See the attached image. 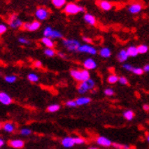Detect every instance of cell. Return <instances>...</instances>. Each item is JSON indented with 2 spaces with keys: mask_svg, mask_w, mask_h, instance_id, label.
I'll list each match as a JSON object with an SVG mask.
<instances>
[{
  "mask_svg": "<svg viewBox=\"0 0 149 149\" xmlns=\"http://www.w3.org/2000/svg\"><path fill=\"white\" fill-rule=\"evenodd\" d=\"M51 2L56 8H61L67 5L66 0H51Z\"/></svg>",
  "mask_w": 149,
  "mask_h": 149,
  "instance_id": "21",
  "label": "cell"
},
{
  "mask_svg": "<svg viewBox=\"0 0 149 149\" xmlns=\"http://www.w3.org/2000/svg\"><path fill=\"white\" fill-rule=\"evenodd\" d=\"M40 28V21H33L31 23H24L22 26V29L29 31H36Z\"/></svg>",
  "mask_w": 149,
  "mask_h": 149,
  "instance_id": "6",
  "label": "cell"
},
{
  "mask_svg": "<svg viewBox=\"0 0 149 149\" xmlns=\"http://www.w3.org/2000/svg\"><path fill=\"white\" fill-rule=\"evenodd\" d=\"M83 20L90 26H95L97 22L96 17L93 15L90 14V13H86V14L83 16Z\"/></svg>",
  "mask_w": 149,
  "mask_h": 149,
  "instance_id": "12",
  "label": "cell"
},
{
  "mask_svg": "<svg viewBox=\"0 0 149 149\" xmlns=\"http://www.w3.org/2000/svg\"><path fill=\"white\" fill-rule=\"evenodd\" d=\"M41 42L46 46L48 49H52L53 47H54V42H53V40H51L50 38H46V37H44V38H41Z\"/></svg>",
  "mask_w": 149,
  "mask_h": 149,
  "instance_id": "19",
  "label": "cell"
},
{
  "mask_svg": "<svg viewBox=\"0 0 149 149\" xmlns=\"http://www.w3.org/2000/svg\"><path fill=\"white\" fill-rule=\"evenodd\" d=\"M89 149H98V148H96V147H90Z\"/></svg>",
  "mask_w": 149,
  "mask_h": 149,
  "instance_id": "51",
  "label": "cell"
},
{
  "mask_svg": "<svg viewBox=\"0 0 149 149\" xmlns=\"http://www.w3.org/2000/svg\"><path fill=\"white\" fill-rule=\"evenodd\" d=\"M96 143L102 146H104V147H109L113 146V142L110 140L109 138L105 137V136H99L97 137L96 139Z\"/></svg>",
  "mask_w": 149,
  "mask_h": 149,
  "instance_id": "8",
  "label": "cell"
},
{
  "mask_svg": "<svg viewBox=\"0 0 149 149\" xmlns=\"http://www.w3.org/2000/svg\"><path fill=\"white\" fill-rule=\"evenodd\" d=\"M61 106L59 104H51L47 108V111L49 113H56L60 110Z\"/></svg>",
  "mask_w": 149,
  "mask_h": 149,
  "instance_id": "27",
  "label": "cell"
},
{
  "mask_svg": "<svg viewBox=\"0 0 149 149\" xmlns=\"http://www.w3.org/2000/svg\"><path fill=\"white\" fill-rule=\"evenodd\" d=\"M83 67L85 68V70H94L97 68V63L96 61L92 59V58H89V59L85 60V61H83Z\"/></svg>",
  "mask_w": 149,
  "mask_h": 149,
  "instance_id": "9",
  "label": "cell"
},
{
  "mask_svg": "<svg viewBox=\"0 0 149 149\" xmlns=\"http://www.w3.org/2000/svg\"><path fill=\"white\" fill-rule=\"evenodd\" d=\"M44 54L48 57H54L56 55V51L53 49H46L44 50Z\"/></svg>",
  "mask_w": 149,
  "mask_h": 149,
  "instance_id": "29",
  "label": "cell"
},
{
  "mask_svg": "<svg viewBox=\"0 0 149 149\" xmlns=\"http://www.w3.org/2000/svg\"><path fill=\"white\" fill-rule=\"evenodd\" d=\"M20 134L22 135H29L31 134V130H29V129H22V130H20Z\"/></svg>",
  "mask_w": 149,
  "mask_h": 149,
  "instance_id": "40",
  "label": "cell"
},
{
  "mask_svg": "<svg viewBox=\"0 0 149 149\" xmlns=\"http://www.w3.org/2000/svg\"><path fill=\"white\" fill-rule=\"evenodd\" d=\"M124 149H130V146L127 145H124Z\"/></svg>",
  "mask_w": 149,
  "mask_h": 149,
  "instance_id": "50",
  "label": "cell"
},
{
  "mask_svg": "<svg viewBox=\"0 0 149 149\" xmlns=\"http://www.w3.org/2000/svg\"><path fill=\"white\" fill-rule=\"evenodd\" d=\"M88 91H89V89H88L87 85H86L84 81H82L79 85V87H78V92H79V93H81V94H83V93H87Z\"/></svg>",
  "mask_w": 149,
  "mask_h": 149,
  "instance_id": "23",
  "label": "cell"
},
{
  "mask_svg": "<svg viewBox=\"0 0 149 149\" xmlns=\"http://www.w3.org/2000/svg\"><path fill=\"white\" fill-rule=\"evenodd\" d=\"M1 127H2V125H1V124H0V129H1Z\"/></svg>",
  "mask_w": 149,
  "mask_h": 149,
  "instance_id": "53",
  "label": "cell"
},
{
  "mask_svg": "<svg viewBox=\"0 0 149 149\" xmlns=\"http://www.w3.org/2000/svg\"><path fill=\"white\" fill-rule=\"evenodd\" d=\"M107 81L110 83V84H114L117 81H119V78L116 74H111L107 79Z\"/></svg>",
  "mask_w": 149,
  "mask_h": 149,
  "instance_id": "25",
  "label": "cell"
},
{
  "mask_svg": "<svg viewBox=\"0 0 149 149\" xmlns=\"http://www.w3.org/2000/svg\"><path fill=\"white\" fill-rule=\"evenodd\" d=\"M3 128L5 131L8 132V133H13L15 131V125L11 124V123H6V124H4Z\"/></svg>",
  "mask_w": 149,
  "mask_h": 149,
  "instance_id": "22",
  "label": "cell"
},
{
  "mask_svg": "<svg viewBox=\"0 0 149 149\" xmlns=\"http://www.w3.org/2000/svg\"><path fill=\"white\" fill-rule=\"evenodd\" d=\"M5 80H6V81H8V82H9V83H12V82L16 81L17 77H16V76H14V75L6 76V77H5Z\"/></svg>",
  "mask_w": 149,
  "mask_h": 149,
  "instance_id": "33",
  "label": "cell"
},
{
  "mask_svg": "<svg viewBox=\"0 0 149 149\" xmlns=\"http://www.w3.org/2000/svg\"><path fill=\"white\" fill-rule=\"evenodd\" d=\"M119 82L121 84H123V85H126V84H128V80L126 79L125 77H120L119 78Z\"/></svg>",
  "mask_w": 149,
  "mask_h": 149,
  "instance_id": "39",
  "label": "cell"
},
{
  "mask_svg": "<svg viewBox=\"0 0 149 149\" xmlns=\"http://www.w3.org/2000/svg\"><path fill=\"white\" fill-rule=\"evenodd\" d=\"M104 94L106 96H113L114 94V91L111 88H107L104 90Z\"/></svg>",
  "mask_w": 149,
  "mask_h": 149,
  "instance_id": "36",
  "label": "cell"
},
{
  "mask_svg": "<svg viewBox=\"0 0 149 149\" xmlns=\"http://www.w3.org/2000/svg\"><path fill=\"white\" fill-rule=\"evenodd\" d=\"M146 140H147V142H148V143H149V135H148V136L146 137Z\"/></svg>",
  "mask_w": 149,
  "mask_h": 149,
  "instance_id": "52",
  "label": "cell"
},
{
  "mask_svg": "<svg viewBox=\"0 0 149 149\" xmlns=\"http://www.w3.org/2000/svg\"><path fill=\"white\" fill-rule=\"evenodd\" d=\"M52 31H53V29H51L50 27H47L46 29H44V31H43V35H44V37H46V38H50L51 34H52Z\"/></svg>",
  "mask_w": 149,
  "mask_h": 149,
  "instance_id": "30",
  "label": "cell"
},
{
  "mask_svg": "<svg viewBox=\"0 0 149 149\" xmlns=\"http://www.w3.org/2000/svg\"><path fill=\"white\" fill-rule=\"evenodd\" d=\"M59 56L61 58H62V59H66V55L64 53H62V52H59Z\"/></svg>",
  "mask_w": 149,
  "mask_h": 149,
  "instance_id": "47",
  "label": "cell"
},
{
  "mask_svg": "<svg viewBox=\"0 0 149 149\" xmlns=\"http://www.w3.org/2000/svg\"><path fill=\"white\" fill-rule=\"evenodd\" d=\"M123 68H124L125 70H128V72H132L134 67H133L131 64H124V65H123Z\"/></svg>",
  "mask_w": 149,
  "mask_h": 149,
  "instance_id": "38",
  "label": "cell"
},
{
  "mask_svg": "<svg viewBox=\"0 0 149 149\" xmlns=\"http://www.w3.org/2000/svg\"><path fill=\"white\" fill-rule=\"evenodd\" d=\"M74 139V144L75 145H81V144H84V139L81 138V137H73Z\"/></svg>",
  "mask_w": 149,
  "mask_h": 149,
  "instance_id": "35",
  "label": "cell"
},
{
  "mask_svg": "<svg viewBox=\"0 0 149 149\" xmlns=\"http://www.w3.org/2000/svg\"><path fill=\"white\" fill-rule=\"evenodd\" d=\"M96 4L98 5L99 8L103 11L111 10L113 8V5L111 2L107 1V0H98V1L96 2Z\"/></svg>",
  "mask_w": 149,
  "mask_h": 149,
  "instance_id": "7",
  "label": "cell"
},
{
  "mask_svg": "<svg viewBox=\"0 0 149 149\" xmlns=\"http://www.w3.org/2000/svg\"><path fill=\"white\" fill-rule=\"evenodd\" d=\"M143 108H144L145 111H146V112H148V111H149V105H148V104H145Z\"/></svg>",
  "mask_w": 149,
  "mask_h": 149,
  "instance_id": "48",
  "label": "cell"
},
{
  "mask_svg": "<svg viewBox=\"0 0 149 149\" xmlns=\"http://www.w3.org/2000/svg\"><path fill=\"white\" fill-rule=\"evenodd\" d=\"M127 50V53L129 55V57H136L139 53H138V50H137V47L135 46H130L128 47Z\"/></svg>",
  "mask_w": 149,
  "mask_h": 149,
  "instance_id": "20",
  "label": "cell"
},
{
  "mask_svg": "<svg viewBox=\"0 0 149 149\" xmlns=\"http://www.w3.org/2000/svg\"><path fill=\"white\" fill-rule=\"evenodd\" d=\"M84 82H85V84L87 85V87H88L89 90H93L94 88V86H95V81L93 79H91V78H90L89 80L85 81Z\"/></svg>",
  "mask_w": 149,
  "mask_h": 149,
  "instance_id": "28",
  "label": "cell"
},
{
  "mask_svg": "<svg viewBox=\"0 0 149 149\" xmlns=\"http://www.w3.org/2000/svg\"><path fill=\"white\" fill-rule=\"evenodd\" d=\"M35 16L38 20H45V19H47L49 17V12L45 8H38L35 12Z\"/></svg>",
  "mask_w": 149,
  "mask_h": 149,
  "instance_id": "4",
  "label": "cell"
},
{
  "mask_svg": "<svg viewBox=\"0 0 149 149\" xmlns=\"http://www.w3.org/2000/svg\"><path fill=\"white\" fill-rule=\"evenodd\" d=\"M4 143H5V142H4V140H3V139H1V138H0V147H2V146H4Z\"/></svg>",
  "mask_w": 149,
  "mask_h": 149,
  "instance_id": "49",
  "label": "cell"
},
{
  "mask_svg": "<svg viewBox=\"0 0 149 149\" xmlns=\"http://www.w3.org/2000/svg\"><path fill=\"white\" fill-rule=\"evenodd\" d=\"M99 54L102 58H104V59H108V58L111 57L112 55V51L109 48L104 47V48H102L99 51Z\"/></svg>",
  "mask_w": 149,
  "mask_h": 149,
  "instance_id": "16",
  "label": "cell"
},
{
  "mask_svg": "<svg viewBox=\"0 0 149 149\" xmlns=\"http://www.w3.org/2000/svg\"><path fill=\"white\" fill-rule=\"evenodd\" d=\"M0 102L3 103L5 105H9L12 102V99L11 97L6 94V93H0Z\"/></svg>",
  "mask_w": 149,
  "mask_h": 149,
  "instance_id": "13",
  "label": "cell"
},
{
  "mask_svg": "<svg viewBox=\"0 0 149 149\" xmlns=\"http://www.w3.org/2000/svg\"><path fill=\"white\" fill-rule=\"evenodd\" d=\"M62 44L69 51H72V52H73V51H78V49H79V48L81 47L80 42L78 40H73V38H67V40H63Z\"/></svg>",
  "mask_w": 149,
  "mask_h": 149,
  "instance_id": "2",
  "label": "cell"
},
{
  "mask_svg": "<svg viewBox=\"0 0 149 149\" xmlns=\"http://www.w3.org/2000/svg\"><path fill=\"white\" fill-rule=\"evenodd\" d=\"M124 117L127 120V121H132L134 117V113L132 111V110H127L124 113Z\"/></svg>",
  "mask_w": 149,
  "mask_h": 149,
  "instance_id": "24",
  "label": "cell"
},
{
  "mask_svg": "<svg viewBox=\"0 0 149 149\" xmlns=\"http://www.w3.org/2000/svg\"><path fill=\"white\" fill-rule=\"evenodd\" d=\"M113 146L115 149H124V145L117 144V143H113Z\"/></svg>",
  "mask_w": 149,
  "mask_h": 149,
  "instance_id": "43",
  "label": "cell"
},
{
  "mask_svg": "<svg viewBox=\"0 0 149 149\" xmlns=\"http://www.w3.org/2000/svg\"><path fill=\"white\" fill-rule=\"evenodd\" d=\"M70 74L72 76L74 80L78 81H84L83 80V74H82V70H72L70 72Z\"/></svg>",
  "mask_w": 149,
  "mask_h": 149,
  "instance_id": "10",
  "label": "cell"
},
{
  "mask_svg": "<svg viewBox=\"0 0 149 149\" xmlns=\"http://www.w3.org/2000/svg\"><path fill=\"white\" fill-rule=\"evenodd\" d=\"M18 41L20 43H22V44H30V41L28 40L27 38H19Z\"/></svg>",
  "mask_w": 149,
  "mask_h": 149,
  "instance_id": "42",
  "label": "cell"
},
{
  "mask_svg": "<svg viewBox=\"0 0 149 149\" xmlns=\"http://www.w3.org/2000/svg\"><path fill=\"white\" fill-rule=\"evenodd\" d=\"M132 72L134 73V74H136V75H142L145 72H144V70L142 68H134V70H132Z\"/></svg>",
  "mask_w": 149,
  "mask_h": 149,
  "instance_id": "34",
  "label": "cell"
},
{
  "mask_svg": "<svg viewBox=\"0 0 149 149\" xmlns=\"http://www.w3.org/2000/svg\"><path fill=\"white\" fill-rule=\"evenodd\" d=\"M91 102V98H89V97H80V98H77L76 99V103L77 105H86L88 104V103Z\"/></svg>",
  "mask_w": 149,
  "mask_h": 149,
  "instance_id": "18",
  "label": "cell"
},
{
  "mask_svg": "<svg viewBox=\"0 0 149 149\" xmlns=\"http://www.w3.org/2000/svg\"><path fill=\"white\" fill-rule=\"evenodd\" d=\"M142 9H143V6L139 3H133L128 6V11L131 14H138Z\"/></svg>",
  "mask_w": 149,
  "mask_h": 149,
  "instance_id": "11",
  "label": "cell"
},
{
  "mask_svg": "<svg viewBox=\"0 0 149 149\" xmlns=\"http://www.w3.org/2000/svg\"><path fill=\"white\" fill-rule=\"evenodd\" d=\"M63 36L62 34L61 33L60 31H58V30H53L52 31V34H51L50 36V38L52 40V38H61Z\"/></svg>",
  "mask_w": 149,
  "mask_h": 149,
  "instance_id": "32",
  "label": "cell"
},
{
  "mask_svg": "<svg viewBox=\"0 0 149 149\" xmlns=\"http://www.w3.org/2000/svg\"><path fill=\"white\" fill-rule=\"evenodd\" d=\"M82 40H83L84 42H86V43H92V40L89 38H87V37H83Z\"/></svg>",
  "mask_w": 149,
  "mask_h": 149,
  "instance_id": "45",
  "label": "cell"
},
{
  "mask_svg": "<svg viewBox=\"0 0 149 149\" xmlns=\"http://www.w3.org/2000/svg\"><path fill=\"white\" fill-rule=\"evenodd\" d=\"M143 70H144L145 72H149V64H146V65H145Z\"/></svg>",
  "mask_w": 149,
  "mask_h": 149,
  "instance_id": "46",
  "label": "cell"
},
{
  "mask_svg": "<svg viewBox=\"0 0 149 149\" xmlns=\"http://www.w3.org/2000/svg\"><path fill=\"white\" fill-rule=\"evenodd\" d=\"M34 66H35L36 68H41L42 63H41V61H36L34 62Z\"/></svg>",
  "mask_w": 149,
  "mask_h": 149,
  "instance_id": "44",
  "label": "cell"
},
{
  "mask_svg": "<svg viewBox=\"0 0 149 149\" xmlns=\"http://www.w3.org/2000/svg\"><path fill=\"white\" fill-rule=\"evenodd\" d=\"M137 50H138L139 54H146L148 51V47L145 44H142V45H139V46L137 47Z\"/></svg>",
  "mask_w": 149,
  "mask_h": 149,
  "instance_id": "26",
  "label": "cell"
},
{
  "mask_svg": "<svg viewBox=\"0 0 149 149\" xmlns=\"http://www.w3.org/2000/svg\"><path fill=\"white\" fill-rule=\"evenodd\" d=\"M8 145L11 147H14V148H22L24 146V142L22 140H19V139L10 140L8 142Z\"/></svg>",
  "mask_w": 149,
  "mask_h": 149,
  "instance_id": "17",
  "label": "cell"
},
{
  "mask_svg": "<svg viewBox=\"0 0 149 149\" xmlns=\"http://www.w3.org/2000/svg\"><path fill=\"white\" fill-rule=\"evenodd\" d=\"M65 104L68 107H76L77 106L76 101H68V102H66Z\"/></svg>",
  "mask_w": 149,
  "mask_h": 149,
  "instance_id": "37",
  "label": "cell"
},
{
  "mask_svg": "<svg viewBox=\"0 0 149 149\" xmlns=\"http://www.w3.org/2000/svg\"><path fill=\"white\" fill-rule=\"evenodd\" d=\"M128 58H129V55L127 53V50L126 49H122V50H120V52L117 54V60L120 62H125V61H126Z\"/></svg>",
  "mask_w": 149,
  "mask_h": 149,
  "instance_id": "15",
  "label": "cell"
},
{
  "mask_svg": "<svg viewBox=\"0 0 149 149\" xmlns=\"http://www.w3.org/2000/svg\"><path fill=\"white\" fill-rule=\"evenodd\" d=\"M78 52L81 53H88L91 55H95L97 54V49L93 47L92 45L89 44H84V45H81V47L78 49Z\"/></svg>",
  "mask_w": 149,
  "mask_h": 149,
  "instance_id": "3",
  "label": "cell"
},
{
  "mask_svg": "<svg viewBox=\"0 0 149 149\" xmlns=\"http://www.w3.org/2000/svg\"><path fill=\"white\" fill-rule=\"evenodd\" d=\"M85 8L83 6L78 5L76 3H68L65 6H64V12L66 13L67 15H77L81 12H84Z\"/></svg>",
  "mask_w": 149,
  "mask_h": 149,
  "instance_id": "1",
  "label": "cell"
},
{
  "mask_svg": "<svg viewBox=\"0 0 149 149\" xmlns=\"http://www.w3.org/2000/svg\"><path fill=\"white\" fill-rule=\"evenodd\" d=\"M6 25H4V24H0V35H2V34H4L5 32L6 31Z\"/></svg>",
  "mask_w": 149,
  "mask_h": 149,
  "instance_id": "41",
  "label": "cell"
},
{
  "mask_svg": "<svg viewBox=\"0 0 149 149\" xmlns=\"http://www.w3.org/2000/svg\"><path fill=\"white\" fill-rule=\"evenodd\" d=\"M8 24L11 28L13 29H17V28H21L23 26V22L21 21V19H19L17 15H12L8 20Z\"/></svg>",
  "mask_w": 149,
  "mask_h": 149,
  "instance_id": "5",
  "label": "cell"
},
{
  "mask_svg": "<svg viewBox=\"0 0 149 149\" xmlns=\"http://www.w3.org/2000/svg\"><path fill=\"white\" fill-rule=\"evenodd\" d=\"M61 145L66 147V148H70L72 147L75 144H74V139L73 137H65L61 140Z\"/></svg>",
  "mask_w": 149,
  "mask_h": 149,
  "instance_id": "14",
  "label": "cell"
},
{
  "mask_svg": "<svg viewBox=\"0 0 149 149\" xmlns=\"http://www.w3.org/2000/svg\"><path fill=\"white\" fill-rule=\"evenodd\" d=\"M28 79L31 82H37L38 81V76L35 73H30L28 75Z\"/></svg>",
  "mask_w": 149,
  "mask_h": 149,
  "instance_id": "31",
  "label": "cell"
}]
</instances>
